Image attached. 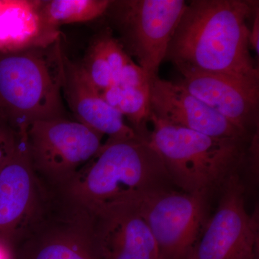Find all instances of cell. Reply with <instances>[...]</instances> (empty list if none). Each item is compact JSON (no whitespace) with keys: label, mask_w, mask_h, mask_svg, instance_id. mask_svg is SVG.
Returning a JSON list of instances; mask_svg holds the SVG:
<instances>
[{"label":"cell","mask_w":259,"mask_h":259,"mask_svg":"<svg viewBox=\"0 0 259 259\" xmlns=\"http://www.w3.org/2000/svg\"><path fill=\"white\" fill-rule=\"evenodd\" d=\"M257 8L256 2L245 0L190 1L174 32L165 60L178 70L226 75L259 85L247 25Z\"/></svg>","instance_id":"6da1fadb"},{"label":"cell","mask_w":259,"mask_h":259,"mask_svg":"<svg viewBox=\"0 0 259 259\" xmlns=\"http://www.w3.org/2000/svg\"><path fill=\"white\" fill-rule=\"evenodd\" d=\"M161 156L146 136L110 139L68 183L71 199L97 218L131 203L148 191L166 187Z\"/></svg>","instance_id":"7a4b0ae2"},{"label":"cell","mask_w":259,"mask_h":259,"mask_svg":"<svg viewBox=\"0 0 259 259\" xmlns=\"http://www.w3.org/2000/svg\"><path fill=\"white\" fill-rule=\"evenodd\" d=\"M60 44L0 53V120L15 132L37 121L66 117Z\"/></svg>","instance_id":"3957f363"},{"label":"cell","mask_w":259,"mask_h":259,"mask_svg":"<svg viewBox=\"0 0 259 259\" xmlns=\"http://www.w3.org/2000/svg\"><path fill=\"white\" fill-rule=\"evenodd\" d=\"M147 139L161 156L171 182L187 193L206 194L237 175L248 153V139L211 137L150 115Z\"/></svg>","instance_id":"277c9868"},{"label":"cell","mask_w":259,"mask_h":259,"mask_svg":"<svg viewBox=\"0 0 259 259\" xmlns=\"http://www.w3.org/2000/svg\"><path fill=\"white\" fill-rule=\"evenodd\" d=\"M186 6L184 0L110 1L105 15L124 50L150 80L158 76Z\"/></svg>","instance_id":"5b68a950"},{"label":"cell","mask_w":259,"mask_h":259,"mask_svg":"<svg viewBox=\"0 0 259 259\" xmlns=\"http://www.w3.org/2000/svg\"><path fill=\"white\" fill-rule=\"evenodd\" d=\"M127 205L134 207L147 224L159 259L188 258L203 226L206 194L163 187L145 192Z\"/></svg>","instance_id":"8992f818"},{"label":"cell","mask_w":259,"mask_h":259,"mask_svg":"<svg viewBox=\"0 0 259 259\" xmlns=\"http://www.w3.org/2000/svg\"><path fill=\"white\" fill-rule=\"evenodd\" d=\"M223 186L217 210L187 259H258V211L247 210L238 175Z\"/></svg>","instance_id":"52a82bcc"},{"label":"cell","mask_w":259,"mask_h":259,"mask_svg":"<svg viewBox=\"0 0 259 259\" xmlns=\"http://www.w3.org/2000/svg\"><path fill=\"white\" fill-rule=\"evenodd\" d=\"M35 170L59 182H69L101 148L103 135L66 117L39 120L27 130Z\"/></svg>","instance_id":"ba28073f"},{"label":"cell","mask_w":259,"mask_h":259,"mask_svg":"<svg viewBox=\"0 0 259 259\" xmlns=\"http://www.w3.org/2000/svg\"><path fill=\"white\" fill-rule=\"evenodd\" d=\"M151 114L167 123L211 137L248 139L250 133L227 120L187 90L180 82L150 80Z\"/></svg>","instance_id":"9c48e42d"},{"label":"cell","mask_w":259,"mask_h":259,"mask_svg":"<svg viewBox=\"0 0 259 259\" xmlns=\"http://www.w3.org/2000/svg\"><path fill=\"white\" fill-rule=\"evenodd\" d=\"M27 131L18 132L13 152L0 168V239L24 231L36 211L37 190Z\"/></svg>","instance_id":"30bf717a"},{"label":"cell","mask_w":259,"mask_h":259,"mask_svg":"<svg viewBox=\"0 0 259 259\" xmlns=\"http://www.w3.org/2000/svg\"><path fill=\"white\" fill-rule=\"evenodd\" d=\"M179 81L192 95L227 120L250 133L258 125L259 85L226 75L179 70Z\"/></svg>","instance_id":"8fae6325"},{"label":"cell","mask_w":259,"mask_h":259,"mask_svg":"<svg viewBox=\"0 0 259 259\" xmlns=\"http://www.w3.org/2000/svg\"><path fill=\"white\" fill-rule=\"evenodd\" d=\"M62 93L76 121L110 139H131L139 136L124 121L123 116L109 106L87 77L80 64L63 55Z\"/></svg>","instance_id":"7c38bea8"},{"label":"cell","mask_w":259,"mask_h":259,"mask_svg":"<svg viewBox=\"0 0 259 259\" xmlns=\"http://www.w3.org/2000/svg\"><path fill=\"white\" fill-rule=\"evenodd\" d=\"M95 218L94 238L101 259H159L154 238L134 207L123 206Z\"/></svg>","instance_id":"4fadbf2b"},{"label":"cell","mask_w":259,"mask_h":259,"mask_svg":"<svg viewBox=\"0 0 259 259\" xmlns=\"http://www.w3.org/2000/svg\"><path fill=\"white\" fill-rule=\"evenodd\" d=\"M38 0H0V53L47 47L60 40L39 13Z\"/></svg>","instance_id":"5bb4252c"},{"label":"cell","mask_w":259,"mask_h":259,"mask_svg":"<svg viewBox=\"0 0 259 259\" xmlns=\"http://www.w3.org/2000/svg\"><path fill=\"white\" fill-rule=\"evenodd\" d=\"M20 259H101L93 226H65L32 240L24 247Z\"/></svg>","instance_id":"9a60e30c"},{"label":"cell","mask_w":259,"mask_h":259,"mask_svg":"<svg viewBox=\"0 0 259 259\" xmlns=\"http://www.w3.org/2000/svg\"><path fill=\"white\" fill-rule=\"evenodd\" d=\"M110 0L40 1L39 13L48 28L59 31L64 24L91 21L105 15Z\"/></svg>","instance_id":"2e32d148"},{"label":"cell","mask_w":259,"mask_h":259,"mask_svg":"<svg viewBox=\"0 0 259 259\" xmlns=\"http://www.w3.org/2000/svg\"><path fill=\"white\" fill-rule=\"evenodd\" d=\"M117 110L123 117H127L137 134L147 136L144 128L151 115L150 83L142 88L122 89V98Z\"/></svg>","instance_id":"e0dca14e"},{"label":"cell","mask_w":259,"mask_h":259,"mask_svg":"<svg viewBox=\"0 0 259 259\" xmlns=\"http://www.w3.org/2000/svg\"><path fill=\"white\" fill-rule=\"evenodd\" d=\"M80 66L99 93L113 84L111 70L103 55L98 37L88 49Z\"/></svg>","instance_id":"ac0fdd59"},{"label":"cell","mask_w":259,"mask_h":259,"mask_svg":"<svg viewBox=\"0 0 259 259\" xmlns=\"http://www.w3.org/2000/svg\"><path fill=\"white\" fill-rule=\"evenodd\" d=\"M103 55L111 70L113 83L117 84L122 68L131 59L112 30H107L98 37Z\"/></svg>","instance_id":"d6986e66"},{"label":"cell","mask_w":259,"mask_h":259,"mask_svg":"<svg viewBox=\"0 0 259 259\" xmlns=\"http://www.w3.org/2000/svg\"><path fill=\"white\" fill-rule=\"evenodd\" d=\"M149 83V77L144 70L131 59L122 68L117 85L122 89L139 88Z\"/></svg>","instance_id":"ffe728a7"},{"label":"cell","mask_w":259,"mask_h":259,"mask_svg":"<svg viewBox=\"0 0 259 259\" xmlns=\"http://www.w3.org/2000/svg\"><path fill=\"white\" fill-rule=\"evenodd\" d=\"M122 88L115 83L110 85L109 88L100 93V96L103 99L104 101L106 102L109 106L117 110L122 98Z\"/></svg>","instance_id":"44dd1931"},{"label":"cell","mask_w":259,"mask_h":259,"mask_svg":"<svg viewBox=\"0 0 259 259\" xmlns=\"http://www.w3.org/2000/svg\"><path fill=\"white\" fill-rule=\"evenodd\" d=\"M253 18V24L251 28L249 30V36H248V42L249 47L254 50L255 54L258 56L259 54V13L258 8L255 10Z\"/></svg>","instance_id":"7402d4cb"},{"label":"cell","mask_w":259,"mask_h":259,"mask_svg":"<svg viewBox=\"0 0 259 259\" xmlns=\"http://www.w3.org/2000/svg\"><path fill=\"white\" fill-rule=\"evenodd\" d=\"M0 259H12L9 247L3 240L0 239Z\"/></svg>","instance_id":"603a6c76"},{"label":"cell","mask_w":259,"mask_h":259,"mask_svg":"<svg viewBox=\"0 0 259 259\" xmlns=\"http://www.w3.org/2000/svg\"><path fill=\"white\" fill-rule=\"evenodd\" d=\"M0 168H1V166H0Z\"/></svg>","instance_id":"cb8c5ba5"}]
</instances>
